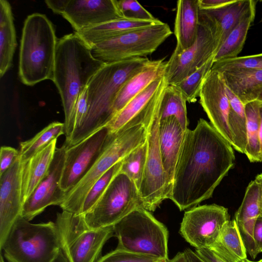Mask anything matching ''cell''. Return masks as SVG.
Segmentation results:
<instances>
[{"label": "cell", "mask_w": 262, "mask_h": 262, "mask_svg": "<svg viewBox=\"0 0 262 262\" xmlns=\"http://www.w3.org/2000/svg\"><path fill=\"white\" fill-rule=\"evenodd\" d=\"M58 39L52 22L43 14L26 18L20 42L18 76L21 82L34 85L54 78Z\"/></svg>", "instance_id": "cell-4"}, {"label": "cell", "mask_w": 262, "mask_h": 262, "mask_svg": "<svg viewBox=\"0 0 262 262\" xmlns=\"http://www.w3.org/2000/svg\"><path fill=\"white\" fill-rule=\"evenodd\" d=\"M234 162L232 145L200 119L193 129L185 132L168 199L180 211L198 206L212 197Z\"/></svg>", "instance_id": "cell-1"}, {"label": "cell", "mask_w": 262, "mask_h": 262, "mask_svg": "<svg viewBox=\"0 0 262 262\" xmlns=\"http://www.w3.org/2000/svg\"><path fill=\"white\" fill-rule=\"evenodd\" d=\"M19 150L10 147L3 146L0 150V176L11 167L19 157Z\"/></svg>", "instance_id": "cell-42"}, {"label": "cell", "mask_w": 262, "mask_h": 262, "mask_svg": "<svg viewBox=\"0 0 262 262\" xmlns=\"http://www.w3.org/2000/svg\"><path fill=\"white\" fill-rule=\"evenodd\" d=\"M172 34L168 24L161 21L103 41L93 47L92 52L105 63L146 57Z\"/></svg>", "instance_id": "cell-10"}, {"label": "cell", "mask_w": 262, "mask_h": 262, "mask_svg": "<svg viewBox=\"0 0 262 262\" xmlns=\"http://www.w3.org/2000/svg\"><path fill=\"white\" fill-rule=\"evenodd\" d=\"M256 3L257 1L253 0H233L231 3L222 8L215 10H204L214 18L218 25V50L242 18L251 9L256 7Z\"/></svg>", "instance_id": "cell-29"}, {"label": "cell", "mask_w": 262, "mask_h": 262, "mask_svg": "<svg viewBox=\"0 0 262 262\" xmlns=\"http://www.w3.org/2000/svg\"><path fill=\"white\" fill-rule=\"evenodd\" d=\"M255 8L251 9L230 32L214 57V62L237 57L242 51L248 30L255 15Z\"/></svg>", "instance_id": "cell-30"}, {"label": "cell", "mask_w": 262, "mask_h": 262, "mask_svg": "<svg viewBox=\"0 0 262 262\" xmlns=\"http://www.w3.org/2000/svg\"><path fill=\"white\" fill-rule=\"evenodd\" d=\"M1 262H5L4 259L2 255H1Z\"/></svg>", "instance_id": "cell-53"}, {"label": "cell", "mask_w": 262, "mask_h": 262, "mask_svg": "<svg viewBox=\"0 0 262 262\" xmlns=\"http://www.w3.org/2000/svg\"><path fill=\"white\" fill-rule=\"evenodd\" d=\"M67 146L64 143L56 148L49 170L30 196L23 204L21 216L30 221L41 213L48 207L59 206L64 202L66 192L59 183L64 164Z\"/></svg>", "instance_id": "cell-15"}, {"label": "cell", "mask_w": 262, "mask_h": 262, "mask_svg": "<svg viewBox=\"0 0 262 262\" xmlns=\"http://www.w3.org/2000/svg\"><path fill=\"white\" fill-rule=\"evenodd\" d=\"M185 131L173 117L161 119L159 124V145L165 174L167 199L172 187L174 172Z\"/></svg>", "instance_id": "cell-21"}, {"label": "cell", "mask_w": 262, "mask_h": 262, "mask_svg": "<svg viewBox=\"0 0 262 262\" xmlns=\"http://www.w3.org/2000/svg\"><path fill=\"white\" fill-rule=\"evenodd\" d=\"M160 21L157 18L149 20L123 18L90 27L76 32L92 48L103 41Z\"/></svg>", "instance_id": "cell-25"}, {"label": "cell", "mask_w": 262, "mask_h": 262, "mask_svg": "<svg viewBox=\"0 0 262 262\" xmlns=\"http://www.w3.org/2000/svg\"><path fill=\"white\" fill-rule=\"evenodd\" d=\"M209 248L226 262L247 258V251L234 219L225 224L215 243Z\"/></svg>", "instance_id": "cell-28"}, {"label": "cell", "mask_w": 262, "mask_h": 262, "mask_svg": "<svg viewBox=\"0 0 262 262\" xmlns=\"http://www.w3.org/2000/svg\"><path fill=\"white\" fill-rule=\"evenodd\" d=\"M253 237L255 246L258 254L262 252V216H259L255 224Z\"/></svg>", "instance_id": "cell-45"}, {"label": "cell", "mask_w": 262, "mask_h": 262, "mask_svg": "<svg viewBox=\"0 0 262 262\" xmlns=\"http://www.w3.org/2000/svg\"><path fill=\"white\" fill-rule=\"evenodd\" d=\"M59 14L75 32L125 18L117 0H63Z\"/></svg>", "instance_id": "cell-16"}, {"label": "cell", "mask_w": 262, "mask_h": 262, "mask_svg": "<svg viewBox=\"0 0 262 262\" xmlns=\"http://www.w3.org/2000/svg\"><path fill=\"white\" fill-rule=\"evenodd\" d=\"M167 261L166 260H163V261H159V262H166Z\"/></svg>", "instance_id": "cell-55"}, {"label": "cell", "mask_w": 262, "mask_h": 262, "mask_svg": "<svg viewBox=\"0 0 262 262\" xmlns=\"http://www.w3.org/2000/svg\"><path fill=\"white\" fill-rule=\"evenodd\" d=\"M167 85L165 75L151 83L115 115L106 126L111 133L116 134L144 122L160 107Z\"/></svg>", "instance_id": "cell-17"}, {"label": "cell", "mask_w": 262, "mask_h": 262, "mask_svg": "<svg viewBox=\"0 0 262 262\" xmlns=\"http://www.w3.org/2000/svg\"><path fill=\"white\" fill-rule=\"evenodd\" d=\"M199 0L177 1L174 28L177 44L172 53H182L195 41L199 30Z\"/></svg>", "instance_id": "cell-23"}, {"label": "cell", "mask_w": 262, "mask_h": 262, "mask_svg": "<svg viewBox=\"0 0 262 262\" xmlns=\"http://www.w3.org/2000/svg\"><path fill=\"white\" fill-rule=\"evenodd\" d=\"M116 135L104 126L77 144L67 147L59 183L66 194L85 175Z\"/></svg>", "instance_id": "cell-13"}, {"label": "cell", "mask_w": 262, "mask_h": 262, "mask_svg": "<svg viewBox=\"0 0 262 262\" xmlns=\"http://www.w3.org/2000/svg\"><path fill=\"white\" fill-rule=\"evenodd\" d=\"M230 221L228 209L216 204L196 206L185 212L180 233L195 249L210 248Z\"/></svg>", "instance_id": "cell-14"}, {"label": "cell", "mask_w": 262, "mask_h": 262, "mask_svg": "<svg viewBox=\"0 0 262 262\" xmlns=\"http://www.w3.org/2000/svg\"><path fill=\"white\" fill-rule=\"evenodd\" d=\"M119 8L125 18L138 20H155L149 12L135 0L118 1Z\"/></svg>", "instance_id": "cell-40"}, {"label": "cell", "mask_w": 262, "mask_h": 262, "mask_svg": "<svg viewBox=\"0 0 262 262\" xmlns=\"http://www.w3.org/2000/svg\"><path fill=\"white\" fill-rule=\"evenodd\" d=\"M57 139L29 160L21 163V195L23 204L47 173L56 149Z\"/></svg>", "instance_id": "cell-24"}, {"label": "cell", "mask_w": 262, "mask_h": 262, "mask_svg": "<svg viewBox=\"0 0 262 262\" xmlns=\"http://www.w3.org/2000/svg\"><path fill=\"white\" fill-rule=\"evenodd\" d=\"M151 61L141 57L105 63L87 85L88 110L81 127L68 146L74 145L106 126L114 117L113 106L125 83Z\"/></svg>", "instance_id": "cell-3"}, {"label": "cell", "mask_w": 262, "mask_h": 262, "mask_svg": "<svg viewBox=\"0 0 262 262\" xmlns=\"http://www.w3.org/2000/svg\"><path fill=\"white\" fill-rule=\"evenodd\" d=\"M55 223L59 231L61 249L69 262H97L102 248L113 236V227L89 229L81 215L66 211L57 214Z\"/></svg>", "instance_id": "cell-8"}, {"label": "cell", "mask_w": 262, "mask_h": 262, "mask_svg": "<svg viewBox=\"0 0 262 262\" xmlns=\"http://www.w3.org/2000/svg\"><path fill=\"white\" fill-rule=\"evenodd\" d=\"M254 262H262V259H260L259 260L257 261H254Z\"/></svg>", "instance_id": "cell-54"}, {"label": "cell", "mask_w": 262, "mask_h": 262, "mask_svg": "<svg viewBox=\"0 0 262 262\" xmlns=\"http://www.w3.org/2000/svg\"><path fill=\"white\" fill-rule=\"evenodd\" d=\"M186 102L183 94L177 85L168 84L161 102V120L173 117L186 131L189 124Z\"/></svg>", "instance_id": "cell-33"}, {"label": "cell", "mask_w": 262, "mask_h": 262, "mask_svg": "<svg viewBox=\"0 0 262 262\" xmlns=\"http://www.w3.org/2000/svg\"><path fill=\"white\" fill-rule=\"evenodd\" d=\"M145 122L132 125L118 133L82 179L66 195L60 207L76 215L81 214L88 192L95 183L112 166L146 141Z\"/></svg>", "instance_id": "cell-6"}, {"label": "cell", "mask_w": 262, "mask_h": 262, "mask_svg": "<svg viewBox=\"0 0 262 262\" xmlns=\"http://www.w3.org/2000/svg\"><path fill=\"white\" fill-rule=\"evenodd\" d=\"M21 163L19 157L0 176V247L11 228L21 216Z\"/></svg>", "instance_id": "cell-19"}, {"label": "cell", "mask_w": 262, "mask_h": 262, "mask_svg": "<svg viewBox=\"0 0 262 262\" xmlns=\"http://www.w3.org/2000/svg\"><path fill=\"white\" fill-rule=\"evenodd\" d=\"M122 161L109 169L93 185L84 199L81 209V215H84L90 211L98 202L105 192L111 181L120 172Z\"/></svg>", "instance_id": "cell-37"}, {"label": "cell", "mask_w": 262, "mask_h": 262, "mask_svg": "<svg viewBox=\"0 0 262 262\" xmlns=\"http://www.w3.org/2000/svg\"><path fill=\"white\" fill-rule=\"evenodd\" d=\"M163 260H165L151 256L132 253L117 248L114 251L101 256L97 262H159Z\"/></svg>", "instance_id": "cell-39"}, {"label": "cell", "mask_w": 262, "mask_h": 262, "mask_svg": "<svg viewBox=\"0 0 262 262\" xmlns=\"http://www.w3.org/2000/svg\"><path fill=\"white\" fill-rule=\"evenodd\" d=\"M166 262H189L187 256L184 251L179 252L172 259Z\"/></svg>", "instance_id": "cell-48"}, {"label": "cell", "mask_w": 262, "mask_h": 262, "mask_svg": "<svg viewBox=\"0 0 262 262\" xmlns=\"http://www.w3.org/2000/svg\"><path fill=\"white\" fill-rule=\"evenodd\" d=\"M260 185L254 179L248 185L234 219L247 253L253 259L258 254L255 246L253 232L255 223L260 214Z\"/></svg>", "instance_id": "cell-20"}, {"label": "cell", "mask_w": 262, "mask_h": 262, "mask_svg": "<svg viewBox=\"0 0 262 262\" xmlns=\"http://www.w3.org/2000/svg\"><path fill=\"white\" fill-rule=\"evenodd\" d=\"M259 140L260 145V160L262 162V104L260 105L259 109Z\"/></svg>", "instance_id": "cell-47"}, {"label": "cell", "mask_w": 262, "mask_h": 262, "mask_svg": "<svg viewBox=\"0 0 262 262\" xmlns=\"http://www.w3.org/2000/svg\"><path fill=\"white\" fill-rule=\"evenodd\" d=\"M199 97L211 124L232 146L233 138L228 124L230 104L220 72L211 69L203 81Z\"/></svg>", "instance_id": "cell-18"}, {"label": "cell", "mask_w": 262, "mask_h": 262, "mask_svg": "<svg viewBox=\"0 0 262 262\" xmlns=\"http://www.w3.org/2000/svg\"><path fill=\"white\" fill-rule=\"evenodd\" d=\"M226 91L230 104L228 124L233 138L232 146L236 150L244 154L247 143L245 105L227 87Z\"/></svg>", "instance_id": "cell-31"}, {"label": "cell", "mask_w": 262, "mask_h": 262, "mask_svg": "<svg viewBox=\"0 0 262 262\" xmlns=\"http://www.w3.org/2000/svg\"><path fill=\"white\" fill-rule=\"evenodd\" d=\"M51 262H69L61 249Z\"/></svg>", "instance_id": "cell-49"}, {"label": "cell", "mask_w": 262, "mask_h": 262, "mask_svg": "<svg viewBox=\"0 0 262 262\" xmlns=\"http://www.w3.org/2000/svg\"><path fill=\"white\" fill-rule=\"evenodd\" d=\"M214 57L181 81L174 84L182 91L187 102H195L199 97L203 81L214 63Z\"/></svg>", "instance_id": "cell-36"}, {"label": "cell", "mask_w": 262, "mask_h": 262, "mask_svg": "<svg viewBox=\"0 0 262 262\" xmlns=\"http://www.w3.org/2000/svg\"><path fill=\"white\" fill-rule=\"evenodd\" d=\"M255 180H256L260 184L261 187L260 216H262V173L257 174L255 177Z\"/></svg>", "instance_id": "cell-50"}, {"label": "cell", "mask_w": 262, "mask_h": 262, "mask_svg": "<svg viewBox=\"0 0 262 262\" xmlns=\"http://www.w3.org/2000/svg\"><path fill=\"white\" fill-rule=\"evenodd\" d=\"M166 62L164 59L151 61L129 79L119 91L113 106L115 115L130 100L157 78L164 76Z\"/></svg>", "instance_id": "cell-26"}, {"label": "cell", "mask_w": 262, "mask_h": 262, "mask_svg": "<svg viewBox=\"0 0 262 262\" xmlns=\"http://www.w3.org/2000/svg\"><path fill=\"white\" fill-rule=\"evenodd\" d=\"M17 46L16 31L12 8L6 0H0V76L2 78L12 65Z\"/></svg>", "instance_id": "cell-27"}, {"label": "cell", "mask_w": 262, "mask_h": 262, "mask_svg": "<svg viewBox=\"0 0 262 262\" xmlns=\"http://www.w3.org/2000/svg\"><path fill=\"white\" fill-rule=\"evenodd\" d=\"M217 71L221 74L226 87L244 105L256 101L262 92L261 69L237 68Z\"/></svg>", "instance_id": "cell-22"}, {"label": "cell", "mask_w": 262, "mask_h": 262, "mask_svg": "<svg viewBox=\"0 0 262 262\" xmlns=\"http://www.w3.org/2000/svg\"><path fill=\"white\" fill-rule=\"evenodd\" d=\"M188 258L189 262H205L195 252L190 249L184 251Z\"/></svg>", "instance_id": "cell-46"}, {"label": "cell", "mask_w": 262, "mask_h": 262, "mask_svg": "<svg viewBox=\"0 0 262 262\" xmlns=\"http://www.w3.org/2000/svg\"><path fill=\"white\" fill-rule=\"evenodd\" d=\"M160 108L145 120L147 158L139 192L144 208L149 211H154L164 200L167 199L166 177L159 145Z\"/></svg>", "instance_id": "cell-12"}, {"label": "cell", "mask_w": 262, "mask_h": 262, "mask_svg": "<svg viewBox=\"0 0 262 262\" xmlns=\"http://www.w3.org/2000/svg\"><path fill=\"white\" fill-rule=\"evenodd\" d=\"M260 104H262V92L259 95L256 100Z\"/></svg>", "instance_id": "cell-51"}, {"label": "cell", "mask_w": 262, "mask_h": 262, "mask_svg": "<svg viewBox=\"0 0 262 262\" xmlns=\"http://www.w3.org/2000/svg\"><path fill=\"white\" fill-rule=\"evenodd\" d=\"M62 135H64V123L55 121L48 124L33 138L21 142L19 150L20 163L29 160Z\"/></svg>", "instance_id": "cell-32"}, {"label": "cell", "mask_w": 262, "mask_h": 262, "mask_svg": "<svg viewBox=\"0 0 262 262\" xmlns=\"http://www.w3.org/2000/svg\"><path fill=\"white\" fill-rule=\"evenodd\" d=\"M260 105L257 101L245 105L247 143L244 154L251 162H260L259 140Z\"/></svg>", "instance_id": "cell-34"}, {"label": "cell", "mask_w": 262, "mask_h": 262, "mask_svg": "<svg viewBox=\"0 0 262 262\" xmlns=\"http://www.w3.org/2000/svg\"><path fill=\"white\" fill-rule=\"evenodd\" d=\"M1 250L9 262H51L61 249L55 223L33 224L20 216Z\"/></svg>", "instance_id": "cell-5"}, {"label": "cell", "mask_w": 262, "mask_h": 262, "mask_svg": "<svg viewBox=\"0 0 262 262\" xmlns=\"http://www.w3.org/2000/svg\"><path fill=\"white\" fill-rule=\"evenodd\" d=\"M218 25L210 14L200 9L199 26L195 41L179 54L172 53L166 62L165 76L168 84H176L201 67L219 48Z\"/></svg>", "instance_id": "cell-11"}, {"label": "cell", "mask_w": 262, "mask_h": 262, "mask_svg": "<svg viewBox=\"0 0 262 262\" xmlns=\"http://www.w3.org/2000/svg\"><path fill=\"white\" fill-rule=\"evenodd\" d=\"M195 252L205 262H226L209 248L196 249Z\"/></svg>", "instance_id": "cell-44"}, {"label": "cell", "mask_w": 262, "mask_h": 262, "mask_svg": "<svg viewBox=\"0 0 262 262\" xmlns=\"http://www.w3.org/2000/svg\"><path fill=\"white\" fill-rule=\"evenodd\" d=\"M88 110V105L86 87L79 96L75 106L74 111V130L73 134L78 131L81 127L86 116Z\"/></svg>", "instance_id": "cell-41"}, {"label": "cell", "mask_w": 262, "mask_h": 262, "mask_svg": "<svg viewBox=\"0 0 262 262\" xmlns=\"http://www.w3.org/2000/svg\"><path fill=\"white\" fill-rule=\"evenodd\" d=\"M146 141L127 155L122 161L120 172L126 175L139 190L147 158Z\"/></svg>", "instance_id": "cell-35"}, {"label": "cell", "mask_w": 262, "mask_h": 262, "mask_svg": "<svg viewBox=\"0 0 262 262\" xmlns=\"http://www.w3.org/2000/svg\"><path fill=\"white\" fill-rule=\"evenodd\" d=\"M105 64L94 57L92 48L76 32L58 39L53 82L63 108L66 145L74 130V111L78 97Z\"/></svg>", "instance_id": "cell-2"}, {"label": "cell", "mask_w": 262, "mask_h": 262, "mask_svg": "<svg viewBox=\"0 0 262 262\" xmlns=\"http://www.w3.org/2000/svg\"><path fill=\"white\" fill-rule=\"evenodd\" d=\"M118 241L117 248L168 260V231L143 208H138L113 226Z\"/></svg>", "instance_id": "cell-7"}, {"label": "cell", "mask_w": 262, "mask_h": 262, "mask_svg": "<svg viewBox=\"0 0 262 262\" xmlns=\"http://www.w3.org/2000/svg\"><path fill=\"white\" fill-rule=\"evenodd\" d=\"M239 262H254V261H251L249 259H248L247 258H245L242 260H241V261Z\"/></svg>", "instance_id": "cell-52"}, {"label": "cell", "mask_w": 262, "mask_h": 262, "mask_svg": "<svg viewBox=\"0 0 262 262\" xmlns=\"http://www.w3.org/2000/svg\"><path fill=\"white\" fill-rule=\"evenodd\" d=\"M233 0H199L200 10H215L231 3Z\"/></svg>", "instance_id": "cell-43"}, {"label": "cell", "mask_w": 262, "mask_h": 262, "mask_svg": "<svg viewBox=\"0 0 262 262\" xmlns=\"http://www.w3.org/2000/svg\"><path fill=\"white\" fill-rule=\"evenodd\" d=\"M141 208L144 206L138 188L126 175L119 172L93 208L81 215L82 221L89 229L112 227Z\"/></svg>", "instance_id": "cell-9"}, {"label": "cell", "mask_w": 262, "mask_h": 262, "mask_svg": "<svg viewBox=\"0 0 262 262\" xmlns=\"http://www.w3.org/2000/svg\"><path fill=\"white\" fill-rule=\"evenodd\" d=\"M245 68L262 70V53L258 54L237 57L214 62L212 69L220 71L224 69Z\"/></svg>", "instance_id": "cell-38"}]
</instances>
